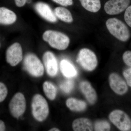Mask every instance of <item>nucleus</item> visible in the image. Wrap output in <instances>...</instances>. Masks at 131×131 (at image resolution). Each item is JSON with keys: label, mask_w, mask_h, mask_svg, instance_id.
<instances>
[{"label": "nucleus", "mask_w": 131, "mask_h": 131, "mask_svg": "<svg viewBox=\"0 0 131 131\" xmlns=\"http://www.w3.org/2000/svg\"><path fill=\"white\" fill-rule=\"evenodd\" d=\"M6 58L8 63L15 66L21 62L23 59V51L21 45L16 42L8 48L6 52Z\"/></svg>", "instance_id": "1a4fd4ad"}, {"label": "nucleus", "mask_w": 131, "mask_h": 131, "mask_svg": "<svg viewBox=\"0 0 131 131\" xmlns=\"http://www.w3.org/2000/svg\"><path fill=\"white\" fill-rule=\"evenodd\" d=\"M5 128L6 127L5 123L2 121L0 120V131H5Z\"/></svg>", "instance_id": "c85d7f7f"}, {"label": "nucleus", "mask_w": 131, "mask_h": 131, "mask_svg": "<svg viewBox=\"0 0 131 131\" xmlns=\"http://www.w3.org/2000/svg\"><path fill=\"white\" fill-rule=\"evenodd\" d=\"M43 59L47 74L51 77L56 76L58 67L57 59L54 54L51 52H46L44 54Z\"/></svg>", "instance_id": "9b49d317"}, {"label": "nucleus", "mask_w": 131, "mask_h": 131, "mask_svg": "<svg viewBox=\"0 0 131 131\" xmlns=\"http://www.w3.org/2000/svg\"><path fill=\"white\" fill-rule=\"evenodd\" d=\"M77 62L83 69L88 71L94 70L98 64L96 55L93 51L87 48L80 50Z\"/></svg>", "instance_id": "20e7f679"}, {"label": "nucleus", "mask_w": 131, "mask_h": 131, "mask_svg": "<svg viewBox=\"0 0 131 131\" xmlns=\"http://www.w3.org/2000/svg\"><path fill=\"white\" fill-rule=\"evenodd\" d=\"M110 121L121 131L131 130V119L124 111L115 110L109 115Z\"/></svg>", "instance_id": "39448f33"}, {"label": "nucleus", "mask_w": 131, "mask_h": 131, "mask_svg": "<svg viewBox=\"0 0 131 131\" xmlns=\"http://www.w3.org/2000/svg\"><path fill=\"white\" fill-rule=\"evenodd\" d=\"M52 1L54 2L64 6H71L73 5V0H52Z\"/></svg>", "instance_id": "bb28decb"}, {"label": "nucleus", "mask_w": 131, "mask_h": 131, "mask_svg": "<svg viewBox=\"0 0 131 131\" xmlns=\"http://www.w3.org/2000/svg\"><path fill=\"white\" fill-rule=\"evenodd\" d=\"M26 101L24 95L18 93L14 96L9 103L10 112L14 117L18 118L25 111Z\"/></svg>", "instance_id": "0eeeda50"}, {"label": "nucleus", "mask_w": 131, "mask_h": 131, "mask_svg": "<svg viewBox=\"0 0 131 131\" xmlns=\"http://www.w3.org/2000/svg\"><path fill=\"white\" fill-rule=\"evenodd\" d=\"M94 128L95 131H108L110 130L111 126L106 121L100 120L95 122Z\"/></svg>", "instance_id": "412c9836"}, {"label": "nucleus", "mask_w": 131, "mask_h": 131, "mask_svg": "<svg viewBox=\"0 0 131 131\" xmlns=\"http://www.w3.org/2000/svg\"><path fill=\"white\" fill-rule=\"evenodd\" d=\"M43 38L51 47L60 50L67 49L70 43V39L67 35L60 32L51 30L44 33Z\"/></svg>", "instance_id": "f03ea898"}, {"label": "nucleus", "mask_w": 131, "mask_h": 131, "mask_svg": "<svg viewBox=\"0 0 131 131\" xmlns=\"http://www.w3.org/2000/svg\"><path fill=\"white\" fill-rule=\"evenodd\" d=\"M74 87V83L72 80H66L60 85L61 89L66 93H69L72 91Z\"/></svg>", "instance_id": "4be33fe9"}, {"label": "nucleus", "mask_w": 131, "mask_h": 131, "mask_svg": "<svg viewBox=\"0 0 131 131\" xmlns=\"http://www.w3.org/2000/svg\"><path fill=\"white\" fill-rule=\"evenodd\" d=\"M50 131H59L60 130L58 129L57 128H53L52 129H51L50 130H49Z\"/></svg>", "instance_id": "c756f323"}, {"label": "nucleus", "mask_w": 131, "mask_h": 131, "mask_svg": "<svg viewBox=\"0 0 131 131\" xmlns=\"http://www.w3.org/2000/svg\"><path fill=\"white\" fill-rule=\"evenodd\" d=\"M31 106L33 115L35 119L39 122L46 119L49 114V105L42 95L37 94L34 96Z\"/></svg>", "instance_id": "7ed1b4c3"}, {"label": "nucleus", "mask_w": 131, "mask_h": 131, "mask_svg": "<svg viewBox=\"0 0 131 131\" xmlns=\"http://www.w3.org/2000/svg\"><path fill=\"white\" fill-rule=\"evenodd\" d=\"M130 0H109L106 3L104 9L107 14L115 15L121 13L126 9Z\"/></svg>", "instance_id": "9d476101"}, {"label": "nucleus", "mask_w": 131, "mask_h": 131, "mask_svg": "<svg viewBox=\"0 0 131 131\" xmlns=\"http://www.w3.org/2000/svg\"><path fill=\"white\" fill-rule=\"evenodd\" d=\"M66 105L71 110L74 112H82L87 108L86 103L85 102L75 98L68 99L66 101Z\"/></svg>", "instance_id": "f3484780"}, {"label": "nucleus", "mask_w": 131, "mask_h": 131, "mask_svg": "<svg viewBox=\"0 0 131 131\" xmlns=\"http://www.w3.org/2000/svg\"><path fill=\"white\" fill-rule=\"evenodd\" d=\"M1 43H0V47H1Z\"/></svg>", "instance_id": "7c9ffc66"}, {"label": "nucleus", "mask_w": 131, "mask_h": 131, "mask_svg": "<svg viewBox=\"0 0 131 131\" xmlns=\"http://www.w3.org/2000/svg\"><path fill=\"white\" fill-rule=\"evenodd\" d=\"M15 4L18 7L24 6L26 4L27 0H15Z\"/></svg>", "instance_id": "cd10ccee"}, {"label": "nucleus", "mask_w": 131, "mask_h": 131, "mask_svg": "<svg viewBox=\"0 0 131 131\" xmlns=\"http://www.w3.org/2000/svg\"><path fill=\"white\" fill-rule=\"evenodd\" d=\"M83 7L86 10L92 13H96L100 9V0H80Z\"/></svg>", "instance_id": "6ab92c4d"}, {"label": "nucleus", "mask_w": 131, "mask_h": 131, "mask_svg": "<svg viewBox=\"0 0 131 131\" xmlns=\"http://www.w3.org/2000/svg\"><path fill=\"white\" fill-rule=\"evenodd\" d=\"M124 62L127 66L131 68V51H126L124 52L122 56Z\"/></svg>", "instance_id": "b1692460"}, {"label": "nucleus", "mask_w": 131, "mask_h": 131, "mask_svg": "<svg viewBox=\"0 0 131 131\" xmlns=\"http://www.w3.org/2000/svg\"><path fill=\"white\" fill-rule=\"evenodd\" d=\"M72 127L75 131H91L93 130L92 122L89 119L86 118L75 119L72 124Z\"/></svg>", "instance_id": "4468645a"}, {"label": "nucleus", "mask_w": 131, "mask_h": 131, "mask_svg": "<svg viewBox=\"0 0 131 131\" xmlns=\"http://www.w3.org/2000/svg\"><path fill=\"white\" fill-rule=\"evenodd\" d=\"M43 89L46 96L51 100H53L57 95L56 87L51 83L46 81L43 84Z\"/></svg>", "instance_id": "aec40b11"}, {"label": "nucleus", "mask_w": 131, "mask_h": 131, "mask_svg": "<svg viewBox=\"0 0 131 131\" xmlns=\"http://www.w3.org/2000/svg\"><path fill=\"white\" fill-rule=\"evenodd\" d=\"M60 69L63 74L68 78L75 77L77 75V71L74 66L66 59H63L61 61Z\"/></svg>", "instance_id": "dca6fc26"}, {"label": "nucleus", "mask_w": 131, "mask_h": 131, "mask_svg": "<svg viewBox=\"0 0 131 131\" xmlns=\"http://www.w3.org/2000/svg\"><path fill=\"white\" fill-rule=\"evenodd\" d=\"M56 16L62 21L66 23H70L73 21V18L70 12L65 8L57 7L54 10Z\"/></svg>", "instance_id": "a211bd4d"}, {"label": "nucleus", "mask_w": 131, "mask_h": 131, "mask_svg": "<svg viewBox=\"0 0 131 131\" xmlns=\"http://www.w3.org/2000/svg\"><path fill=\"white\" fill-rule=\"evenodd\" d=\"M16 19L14 12L6 7H0V24L11 25L16 21Z\"/></svg>", "instance_id": "2eb2a0df"}, {"label": "nucleus", "mask_w": 131, "mask_h": 131, "mask_svg": "<svg viewBox=\"0 0 131 131\" xmlns=\"http://www.w3.org/2000/svg\"><path fill=\"white\" fill-rule=\"evenodd\" d=\"M24 65L26 70L34 76L39 77L43 74L44 68L43 64L34 54H28L26 56Z\"/></svg>", "instance_id": "423d86ee"}, {"label": "nucleus", "mask_w": 131, "mask_h": 131, "mask_svg": "<svg viewBox=\"0 0 131 131\" xmlns=\"http://www.w3.org/2000/svg\"><path fill=\"white\" fill-rule=\"evenodd\" d=\"M7 94V88L4 83L0 82V102H2L6 99Z\"/></svg>", "instance_id": "5701e85b"}, {"label": "nucleus", "mask_w": 131, "mask_h": 131, "mask_svg": "<svg viewBox=\"0 0 131 131\" xmlns=\"http://www.w3.org/2000/svg\"><path fill=\"white\" fill-rule=\"evenodd\" d=\"M35 8L38 13L45 19L51 23L56 22V16L47 3L38 2L35 4Z\"/></svg>", "instance_id": "ddd939ff"}, {"label": "nucleus", "mask_w": 131, "mask_h": 131, "mask_svg": "<svg viewBox=\"0 0 131 131\" xmlns=\"http://www.w3.org/2000/svg\"><path fill=\"white\" fill-rule=\"evenodd\" d=\"M106 24L109 32L117 39L124 42L129 40L130 31L123 21L116 18H111L107 20Z\"/></svg>", "instance_id": "f257e3e1"}, {"label": "nucleus", "mask_w": 131, "mask_h": 131, "mask_svg": "<svg viewBox=\"0 0 131 131\" xmlns=\"http://www.w3.org/2000/svg\"><path fill=\"white\" fill-rule=\"evenodd\" d=\"M124 19L127 25L131 27V5L129 6L126 9Z\"/></svg>", "instance_id": "393cba45"}, {"label": "nucleus", "mask_w": 131, "mask_h": 131, "mask_svg": "<svg viewBox=\"0 0 131 131\" xmlns=\"http://www.w3.org/2000/svg\"><path fill=\"white\" fill-rule=\"evenodd\" d=\"M80 88L82 93L89 103L93 105L97 100V93L91 83L87 81H82L80 84Z\"/></svg>", "instance_id": "f8f14e48"}, {"label": "nucleus", "mask_w": 131, "mask_h": 131, "mask_svg": "<svg viewBox=\"0 0 131 131\" xmlns=\"http://www.w3.org/2000/svg\"><path fill=\"white\" fill-rule=\"evenodd\" d=\"M126 82L128 86L131 87V68L126 69L124 71L123 73Z\"/></svg>", "instance_id": "a878e982"}, {"label": "nucleus", "mask_w": 131, "mask_h": 131, "mask_svg": "<svg viewBox=\"0 0 131 131\" xmlns=\"http://www.w3.org/2000/svg\"><path fill=\"white\" fill-rule=\"evenodd\" d=\"M108 81L111 89L118 95H124L128 91V85L126 82L117 73L110 74L108 77Z\"/></svg>", "instance_id": "6e6552de"}]
</instances>
